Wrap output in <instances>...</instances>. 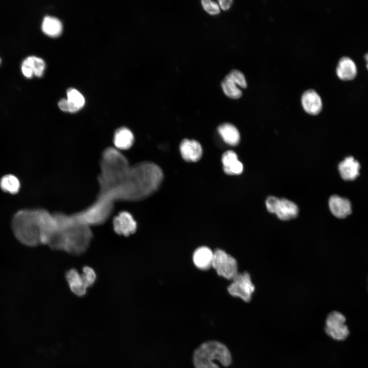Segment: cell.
<instances>
[{"mask_svg":"<svg viewBox=\"0 0 368 368\" xmlns=\"http://www.w3.org/2000/svg\"><path fill=\"white\" fill-rule=\"evenodd\" d=\"M20 182L14 175L9 174L4 176L0 181V187L5 192L11 194L17 193L20 189Z\"/></svg>","mask_w":368,"mask_h":368,"instance_id":"603a6c76","label":"cell"},{"mask_svg":"<svg viewBox=\"0 0 368 368\" xmlns=\"http://www.w3.org/2000/svg\"><path fill=\"white\" fill-rule=\"evenodd\" d=\"M56 217L57 229L49 245L72 254H78L85 251L91 237L89 225L76 217L61 215Z\"/></svg>","mask_w":368,"mask_h":368,"instance_id":"7a4b0ae2","label":"cell"},{"mask_svg":"<svg viewBox=\"0 0 368 368\" xmlns=\"http://www.w3.org/2000/svg\"><path fill=\"white\" fill-rule=\"evenodd\" d=\"M113 226L117 233L126 236L135 232L137 224L130 213L122 212L114 218Z\"/></svg>","mask_w":368,"mask_h":368,"instance_id":"9c48e42d","label":"cell"},{"mask_svg":"<svg viewBox=\"0 0 368 368\" xmlns=\"http://www.w3.org/2000/svg\"><path fill=\"white\" fill-rule=\"evenodd\" d=\"M222 163L223 170L227 174H240L243 171V165L238 160L237 154L233 151H227L223 153Z\"/></svg>","mask_w":368,"mask_h":368,"instance_id":"9a60e30c","label":"cell"},{"mask_svg":"<svg viewBox=\"0 0 368 368\" xmlns=\"http://www.w3.org/2000/svg\"><path fill=\"white\" fill-rule=\"evenodd\" d=\"M364 59H365V61H366V67H367V69H368V53H366V54L365 55Z\"/></svg>","mask_w":368,"mask_h":368,"instance_id":"83f0119b","label":"cell"},{"mask_svg":"<svg viewBox=\"0 0 368 368\" xmlns=\"http://www.w3.org/2000/svg\"><path fill=\"white\" fill-rule=\"evenodd\" d=\"M1 58H0V64H1Z\"/></svg>","mask_w":368,"mask_h":368,"instance_id":"f1b7e54d","label":"cell"},{"mask_svg":"<svg viewBox=\"0 0 368 368\" xmlns=\"http://www.w3.org/2000/svg\"><path fill=\"white\" fill-rule=\"evenodd\" d=\"M179 148L182 157L188 162H196L202 156L201 146L195 140H183L180 144Z\"/></svg>","mask_w":368,"mask_h":368,"instance_id":"7c38bea8","label":"cell"},{"mask_svg":"<svg viewBox=\"0 0 368 368\" xmlns=\"http://www.w3.org/2000/svg\"><path fill=\"white\" fill-rule=\"evenodd\" d=\"M228 74L239 87L243 88L247 87L245 77L241 72L238 70H233Z\"/></svg>","mask_w":368,"mask_h":368,"instance_id":"d4e9b609","label":"cell"},{"mask_svg":"<svg viewBox=\"0 0 368 368\" xmlns=\"http://www.w3.org/2000/svg\"><path fill=\"white\" fill-rule=\"evenodd\" d=\"M134 142V136L127 128L122 127L116 131L114 135V144L119 149L125 150L131 147Z\"/></svg>","mask_w":368,"mask_h":368,"instance_id":"ffe728a7","label":"cell"},{"mask_svg":"<svg viewBox=\"0 0 368 368\" xmlns=\"http://www.w3.org/2000/svg\"><path fill=\"white\" fill-rule=\"evenodd\" d=\"M360 167L359 163L353 157L349 156L340 163L338 169L343 179L352 180L358 176Z\"/></svg>","mask_w":368,"mask_h":368,"instance_id":"2e32d148","label":"cell"},{"mask_svg":"<svg viewBox=\"0 0 368 368\" xmlns=\"http://www.w3.org/2000/svg\"><path fill=\"white\" fill-rule=\"evenodd\" d=\"M232 296L238 297L246 302H249L255 290L249 274L247 272L238 273L227 288Z\"/></svg>","mask_w":368,"mask_h":368,"instance_id":"52a82bcc","label":"cell"},{"mask_svg":"<svg viewBox=\"0 0 368 368\" xmlns=\"http://www.w3.org/2000/svg\"><path fill=\"white\" fill-rule=\"evenodd\" d=\"M338 77L344 81H349L355 78L357 68L354 61L348 57H343L338 61L336 70Z\"/></svg>","mask_w":368,"mask_h":368,"instance_id":"5bb4252c","label":"cell"},{"mask_svg":"<svg viewBox=\"0 0 368 368\" xmlns=\"http://www.w3.org/2000/svg\"><path fill=\"white\" fill-rule=\"evenodd\" d=\"M221 87L225 95L230 98L238 99L242 96L241 90L229 74L222 80Z\"/></svg>","mask_w":368,"mask_h":368,"instance_id":"7402d4cb","label":"cell"},{"mask_svg":"<svg viewBox=\"0 0 368 368\" xmlns=\"http://www.w3.org/2000/svg\"><path fill=\"white\" fill-rule=\"evenodd\" d=\"M81 275L88 287L94 283L96 279V275L94 270L88 267L84 268L83 273H81Z\"/></svg>","mask_w":368,"mask_h":368,"instance_id":"484cf974","label":"cell"},{"mask_svg":"<svg viewBox=\"0 0 368 368\" xmlns=\"http://www.w3.org/2000/svg\"><path fill=\"white\" fill-rule=\"evenodd\" d=\"M67 97V99H62L58 103L59 107L62 111L75 112L81 109L85 104L84 97L76 89H68Z\"/></svg>","mask_w":368,"mask_h":368,"instance_id":"ba28073f","label":"cell"},{"mask_svg":"<svg viewBox=\"0 0 368 368\" xmlns=\"http://www.w3.org/2000/svg\"><path fill=\"white\" fill-rule=\"evenodd\" d=\"M41 28L46 35L53 37H57L62 32V25L57 18L48 16L44 18Z\"/></svg>","mask_w":368,"mask_h":368,"instance_id":"44dd1931","label":"cell"},{"mask_svg":"<svg viewBox=\"0 0 368 368\" xmlns=\"http://www.w3.org/2000/svg\"><path fill=\"white\" fill-rule=\"evenodd\" d=\"M266 206L269 212L275 214L282 220L294 218L298 213L297 206L285 198L279 199L274 196H269L266 200Z\"/></svg>","mask_w":368,"mask_h":368,"instance_id":"8992f818","label":"cell"},{"mask_svg":"<svg viewBox=\"0 0 368 368\" xmlns=\"http://www.w3.org/2000/svg\"><path fill=\"white\" fill-rule=\"evenodd\" d=\"M346 318L340 312L333 311L327 316L325 326L326 334L332 339L342 341L350 334V330L346 325Z\"/></svg>","mask_w":368,"mask_h":368,"instance_id":"5b68a950","label":"cell"},{"mask_svg":"<svg viewBox=\"0 0 368 368\" xmlns=\"http://www.w3.org/2000/svg\"><path fill=\"white\" fill-rule=\"evenodd\" d=\"M218 131L223 141L231 146L237 145L240 141V134L237 128L230 123L220 125Z\"/></svg>","mask_w":368,"mask_h":368,"instance_id":"d6986e66","label":"cell"},{"mask_svg":"<svg viewBox=\"0 0 368 368\" xmlns=\"http://www.w3.org/2000/svg\"><path fill=\"white\" fill-rule=\"evenodd\" d=\"M301 102L305 111L310 114H317L322 109L321 98L314 89L306 90L302 95Z\"/></svg>","mask_w":368,"mask_h":368,"instance_id":"30bf717a","label":"cell"},{"mask_svg":"<svg viewBox=\"0 0 368 368\" xmlns=\"http://www.w3.org/2000/svg\"><path fill=\"white\" fill-rule=\"evenodd\" d=\"M56 226L55 216L40 209L19 210L11 221L12 232L17 240L29 247L48 244Z\"/></svg>","mask_w":368,"mask_h":368,"instance_id":"6da1fadb","label":"cell"},{"mask_svg":"<svg viewBox=\"0 0 368 368\" xmlns=\"http://www.w3.org/2000/svg\"><path fill=\"white\" fill-rule=\"evenodd\" d=\"M219 7L223 10H227L229 9L233 1L232 0H219L218 1Z\"/></svg>","mask_w":368,"mask_h":368,"instance_id":"4316f807","label":"cell"},{"mask_svg":"<svg viewBox=\"0 0 368 368\" xmlns=\"http://www.w3.org/2000/svg\"><path fill=\"white\" fill-rule=\"evenodd\" d=\"M66 279L71 290L78 296L86 293L88 287L82 276L75 270H71L66 273Z\"/></svg>","mask_w":368,"mask_h":368,"instance_id":"ac0fdd59","label":"cell"},{"mask_svg":"<svg viewBox=\"0 0 368 368\" xmlns=\"http://www.w3.org/2000/svg\"><path fill=\"white\" fill-rule=\"evenodd\" d=\"M22 74L30 78L33 75L41 77L45 69V63L40 58L36 56L28 57L22 62L21 66Z\"/></svg>","mask_w":368,"mask_h":368,"instance_id":"8fae6325","label":"cell"},{"mask_svg":"<svg viewBox=\"0 0 368 368\" xmlns=\"http://www.w3.org/2000/svg\"><path fill=\"white\" fill-rule=\"evenodd\" d=\"M228 366L232 361L231 353L223 343L208 340L200 344L194 352L193 362L195 368H220L215 361Z\"/></svg>","mask_w":368,"mask_h":368,"instance_id":"3957f363","label":"cell"},{"mask_svg":"<svg viewBox=\"0 0 368 368\" xmlns=\"http://www.w3.org/2000/svg\"><path fill=\"white\" fill-rule=\"evenodd\" d=\"M212 266L217 274L228 280H232L238 274V265L236 259L222 249L214 252Z\"/></svg>","mask_w":368,"mask_h":368,"instance_id":"277c9868","label":"cell"},{"mask_svg":"<svg viewBox=\"0 0 368 368\" xmlns=\"http://www.w3.org/2000/svg\"><path fill=\"white\" fill-rule=\"evenodd\" d=\"M329 206L332 214L338 218H346L352 213V206L350 201L337 195L330 197Z\"/></svg>","mask_w":368,"mask_h":368,"instance_id":"4fadbf2b","label":"cell"},{"mask_svg":"<svg viewBox=\"0 0 368 368\" xmlns=\"http://www.w3.org/2000/svg\"><path fill=\"white\" fill-rule=\"evenodd\" d=\"M214 252L209 247L201 246L194 252L193 260L195 265L199 269L207 270L212 265Z\"/></svg>","mask_w":368,"mask_h":368,"instance_id":"e0dca14e","label":"cell"},{"mask_svg":"<svg viewBox=\"0 0 368 368\" xmlns=\"http://www.w3.org/2000/svg\"><path fill=\"white\" fill-rule=\"evenodd\" d=\"M201 4L204 10L211 15H217L220 13V7L215 1L203 0Z\"/></svg>","mask_w":368,"mask_h":368,"instance_id":"cb8c5ba5","label":"cell"}]
</instances>
